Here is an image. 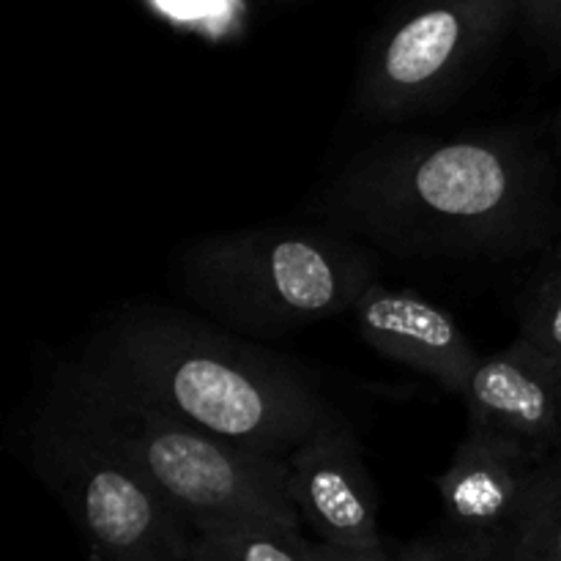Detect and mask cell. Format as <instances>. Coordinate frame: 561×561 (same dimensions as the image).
Segmentation results:
<instances>
[{
  "instance_id": "6da1fadb",
  "label": "cell",
  "mask_w": 561,
  "mask_h": 561,
  "mask_svg": "<svg viewBox=\"0 0 561 561\" xmlns=\"http://www.w3.org/2000/svg\"><path fill=\"white\" fill-rule=\"evenodd\" d=\"M312 214L400 257H520L561 228L551 164L513 131L376 142L318 192Z\"/></svg>"
},
{
  "instance_id": "7a4b0ae2",
  "label": "cell",
  "mask_w": 561,
  "mask_h": 561,
  "mask_svg": "<svg viewBox=\"0 0 561 561\" xmlns=\"http://www.w3.org/2000/svg\"><path fill=\"white\" fill-rule=\"evenodd\" d=\"M75 367L126 398L283 458L337 414L296 362L162 307L115 316Z\"/></svg>"
},
{
  "instance_id": "3957f363",
  "label": "cell",
  "mask_w": 561,
  "mask_h": 561,
  "mask_svg": "<svg viewBox=\"0 0 561 561\" xmlns=\"http://www.w3.org/2000/svg\"><path fill=\"white\" fill-rule=\"evenodd\" d=\"M373 279L370 244L321 230H233L179 255V283L190 299L250 337H279L343 316Z\"/></svg>"
},
{
  "instance_id": "277c9868",
  "label": "cell",
  "mask_w": 561,
  "mask_h": 561,
  "mask_svg": "<svg viewBox=\"0 0 561 561\" xmlns=\"http://www.w3.org/2000/svg\"><path fill=\"white\" fill-rule=\"evenodd\" d=\"M31 458L91 559L190 561V520L60 381L33 427Z\"/></svg>"
},
{
  "instance_id": "5b68a950",
  "label": "cell",
  "mask_w": 561,
  "mask_h": 561,
  "mask_svg": "<svg viewBox=\"0 0 561 561\" xmlns=\"http://www.w3.org/2000/svg\"><path fill=\"white\" fill-rule=\"evenodd\" d=\"M60 383L151 474L195 531L250 515L305 526L288 493V458L283 455L244 447L157 405L126 398L75 365Z\"/></svg>"
},
{
  "instance_id": "8992f818",
  "label": "cell",
  "mask_w": 561,
  "mask_h": 561,
  "mask_svg": "<svg viewBox=\"0 0 561 561\" xmlns=\"http://www.w3.org/2000/svg\"><path fill=\"white\" fill-rule=\"evenodd\" d=\"M520 0H405L367 44L356 71L362 118H405L442 104L502 44Z\"/></svg>"
},
{
  "instance_id": "52a82bcc",
  "label": "cell",
  "mask_w": 561,
  "mask_h": 561,
  "mask_svg": "<svg viewBox=\"0 0 561 561\" xmlns=\"http://www.w3.org/2000/svg\"><path fill=\"white\" fill-rule=\"evenodd\" d=\"M288 493L316 540L340 548L351 561H392L378 529L373 474L340 411L288 455Z\"/></svg>"
},
{
  "instance_id": "ba28073f",
  "label": "cell",
  "mask_w": 561,
  "mask_h": 561,
  "mask_svg": "<svg viewBox=\"0 0 561 561\" xmlns=\"http://www.w3.org/2000/svg\"><path fill=\"white\" fill-rule=\"evenodd\" d=\"M469 431L504 438L540 463H561V367L515 337L504 351L482 356L460 394Z\"/></svg>"
},
{
  "instance_id": "9c48e42d",
  "label": "cell",
  "mask_w": 561,
  "mask_h": 561,
  "mask_svg": "<svg viewBox=\"0 0 561 561\" xmlns=\"http://www.w3.org/2000/svg\"><path fill=\"white\" fill-rule=\"evenodd\" d=\"M526 449L466 427L447 471L438 477L444 529L485 531L518 542L551 471ZM515 557V553H513Z\"/></svg>"
},
{
  "instance_id": "30bf717a",
  "label": "cell",
  "mask_w": 561,
  "mask_h": 561,
  "mask_svg": "<svg viewBox=\"0 0 561 561\" xmlns=\"http://www.w3.org/2000/svg\"><path fill=\"white\" fill-rule=\"evenodd\" d=\"M354 318L370 348L458 398L482 359L458 318L414 290L387 288L373 279L356 301Z\"/></svg>"
},
{
  "instance_id": "8fae6325",
  "label": "cell",
  "mask_w": 561,
  "mask_h": 561,
  "mask_svg": "<svg viewBox=\"0 0 561 561\" xmlns=\"http://www.w3.org/2000/svg\"><path fill=\"white\" fill-rule=\"evenodd\" d=\"M190 561H351L321 540H307L301 524L266 515L203 526L192 537Z\"/></svg>"
},
{
  "instance_id": "7c38bea8",
  "label": "cell",
  "mask_w": 561,
  "mask_h": 561,
  "mask_svg": "<svg viewBox=\"0 0 561 561\" xmlns=\"http://www.w3.org/2000/svg\"><path fill=\"white\" fill-rule=\"evenodd\" d=\"M515 542L485 531L442 529L392 548V561H513Z\"/></svg>"
},
{
  "instance_id": "4fadbf2b",
  "label": "cell",
  "mask_w": 561,
  "mask_h": 561,
  "mask_svg": "<svg viewBox=\"0 0 561 561\" xmlns=\"http://www.w3.org/2000/svg\"><path fill=\"white\" fill-rule=\"evenodd\" d=\"M513 561H561V466L551 471L520 526Z\"/></svg>"
},
{
  "instance_id": "5bb4252c",
  "label": "cell",
  "mask_w": 561,
  "mask_h": 561,
  "mask_svg": "<svg viewBox=\"0 0 561 561\" xmlns=\"http://www.w3.org/2000/svg\"><path fill=\"white\" fill-rule=\"evenodd\" d=\"M520 340L548 359L561 362V261L537 283L520 316Z\"/></svg>"
},
{
  "instance_id": "9a60e30c",
  "label": "cell",
  "mask_w": 561,
  "mask_h": 561,
  "mask_svg": "<svg viewBox=\"0 0 561 561\" xmlns=\"http://www.w3.org/2000/svg\"><path fill=\"white\" fill-rule=\"evenodd\" d=\"M520 20L542 47L561 58V0H520Z\"/></svg>"
},
{
  "instance_id": "2e32d148",
  "label": "cell",
  "mask_w": 561,
  "mask_h": 561,
  "mask_svg": "<svg viewBox=\"0 0 561 561\" xmlns=\"http://www.w3.org/2000/svg\"><path fill=\"white\" fill-rule=\"evenodd\" d=\"M557 142H559V148H561V107H559V113H557Z\"/></svg>"
},
{
  "instance_id": "e0dca14e",
  "label": "cell",
  "mask_w": 561,
  "mask_h": 561,
  "mask_svg": "<svg viewBox=\"0 0 561 561\" xmlns=\"http://www.w3.org/2000/svg\"><path fill=\"white\" fill-rule=\"evenodd\" d=\"M268 3H277V5H285V3H296V0H268Z\"/></svg>"
},
{
  "instance_id": "ac0fdd59",
  "label": "cell",
  "mask_w": 561,
  "mask_h": 561,
  "mask_svg": "<svg viewBox=\"0 0 561 561\" xmlns=\"http://www.w3.org/2000/svg\"><path fill=\"white\" fill-rule=\"evenodd\" d=\"M559 239H561V228H559Z\"/></svg>"
},
{
  "instance_id": "d6986e66",
  "label": "cell",
  "mask_w": 561,
  "mask_h": 561,
  "mask_svg": "<svg viewBox=\"0 0 561 561\" xmlns=\"http://www.w3.org/2000/svg\"><path fill=\"white\" fill-rule=\"evenodd\" d=\"M559 367H561V362H559Z\"/></svg>"
}]
</instances>
